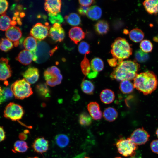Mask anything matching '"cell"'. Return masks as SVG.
Here are the masks:
<instances>
[{
	"label": "cell",
	"instance_id": "obj_1",
	"mask_svg": "<svg viewBox=\"0 0 158 158\" xmlns=\"http://www.w3.org/2000/svg\"><path fill=\"white\" fill-rule=\"evenodd\" d=\"M139 68V65L135 61H123L114 69L110 77L112 79L119 81L134 79Z\"/></svg>",
	"mask_w": 158,
	"mask_h": 158
},
{
	"label": "cell",
	"instance_id": "obj_2",
	"mask_svg": "<svg viewBox=\"0 0 158 158\" xmlns=\"http://www.w3.org/2000/svg\"><path fill=\"white\" fill-rule=\"evenodd\" d=\"M133 80L134 88L144 95L151 93L155 90L158 85L156 75L150 71L137 74Z\"/></svg>",
	"mask_w": 158,
	"mask_h": 158
},
{
	"label": "cell",
	"instance_id": "obj_3",
	"mask_svg": "<svg viewBox=\"0 0 158 158\" xmlns=\"http://www.w3.org/2000/svg\"><path fill=\"white\" fill-rule=\"evenodd\" d=\"M111 53L114 58L123 59L128 58L132 54V49L124 38H116L111 45Z\"/></svg>",
	"mask_w": 158,
	"mask_h": 158
},
{
	"label": "cell",
	"instance_id": "obj_4",
	"mask_svg": "<svg viewBox=\"0 0 158 158\" xmlns=\"http://www.w3.org/2000/svg\"><path fill=\"white\" fill-rule=\"evenodd\" d=\"M11 89L13 95L18 99H23L33 94L30 84L24 78L15 81L11 85Z\"/></svg>",
	"mask_w": 158,
	"mask_h": 158
},
{
	"label": "cell",
	"instance_id": "obj_5",
	"mask_svg": "<svg viewBox=\"0 0 158 158\" xmlns=\"http://www.w3.org/2000/svg\"><path fill=\"white\" fill-rule=\"evenodd\" d=\"M116 145L119 153L125 157L134 156L137 148V145L130 138H120L117 141Z\"/></svg>",
	"mask_w": 158,
	"mask_h": 158
},
{
	"label": "cell",
	"instance_id": "obj_6",
	"mask_svg": "<svg viewBox=\"0 0 158 158\" xmlns=\"http://www.w3.org/2000/svg\"><path fill=\"white\" fill-rule=\"evenodd\" d=\"M23 107L20 105L11 102L6 107L4 112V117L13 121L21 119L24 114Z\"/></svg>",
	"mask_w": 158,
	"mask_h": 158
},
{
	"label": "cell",
	"instance_id": "obj_7",
	"mask_svg": "<svg viewBox=\"0 0 158 158\" xmlns=\"http://www.w3.org/2000/svg\"><path fill=\"white\" fill-rule=\"evenodd\" d=\"M44 76L47 84L51 87L60 84L62 79L60 70L54 66L48 68L44 71Z\"/></svg>",
	"mask_w": 158,
	"mask_h": 158
},
{
	"label": "cell",
	"instance_id": "obj_8",
	"mask_svg": "<svg viewBox=\"0 0 158 158\" xmlns=\"http://www.w3.org/2000/svg\"><path fill=\"white\" fill-rule=\"evenodd\" d=\"M50 28L48 24L44 25L41 23H37L31 29L30 35L37 40H42L48 35Z\"/></svg>",
	"mask_w": 158,
	"mask_h": 158
},
{
	"label": "cell",
	"instance_id": "obj_9",
	"mask_svg": "<svg viewBox=\"0 0 158 158\" xmlns=\"http://www.w3.org/2000/svg\"><path fill=\"white\" fill-rule=\"evenodd\" d=\"M150 135L143 128L135 130L131 134L130 138L136 145L145 144L149 140Z\"/></svg>",
	"mask_w": 158,
	"mask_h": 158
},
{
	"label": "cell",
	"instance_id": "obj_10",
	"mask_svg": "<svg viewBox=\"0 0 158 158\" xmlns=\"http://www.w3.org/2000/svg\"><path fill=\"white\" fill-rule=\"evenodd\" d=\"M61 1L60 0H46L44 4V8L49 17L56 16L60 12Z\"/></svg>",
	"mask_w": 158,
	"mask_h": 158
},
{
	"label": "cell",
	"instance_id": "obj_11",
	"mask_svg": "<svg viewBox=\"0 0 158 158\" xmlns=\"http://www.w3.org/2000/svg\"><path fill=\"white\" fill-rule=\"evenodd\" d=\"M5 35L7 39L13 42L15 47L19 44V40L21 37L22 33L20 28L15 26H12L6 31Z\"/></svg>",
	"mask_w": 158,
	"mask_h": 158
},
{
	"label": "cell",
	"instance_id": "obj_12",
	"mask_svg": "<svg viewBox=\"0 0 158 158\" xmlns=\"http://www.w3.org/2000/svg\"><path fill=\"white\" fill-rule=\"evenodd\" d=\"M49 35L56 42H61L65 37L64 30L60 24L55 23L50 28Z\"/></svg>",
	"mask_w": 158,
	"mask_h": 158
},
{
	"label": "cell",
	"instance_id": "obj_13",
	"mask_svg": "<svg viewBox=\"0 0 158 158\" xmlns=\"http://www.w3.org/2000/svg\"><path fill=\"white\" fill-rule=\"evenodd\" d=\"M49 147L48 141L42 137L36 138L32 145L34 151L39 154H43L46 152L48 149Z\"/></svg>",
	"mask_w": 158,
	"mask_h": 158
},
{
	"label": "cell",
	"instance_id": "obj_14",
	"mask_svg": "<svg viewBox=\"0 0 158 158\" xmlns=\"http://www.w3.org/2000/svg\"><path fill=\"white\" fill-rule=\"evenodd\" d=\"M9 61L6 58H0V80H5L12 75V71L8 63Z\"/></svg>",
	"mask_w": 158,
	"mask_h": 158
},
{
	"label": "cell",
	"instance_id": "obj_15",
	"mask_svg": "<svg viewBox=\"0 0 158 158\" xmlns=\"http://www.w3.org/2000/svg\"><path fill=\"white\" fill-rule=\"evenodd\" d=\"M39 73L38 69L34 67H30L23 73L24 79L30 84L35 83L38 80Z\"/></svg>",
	"mask_w": 158,
	"mask_h": 158
},
{
	"label": "cell",
	"instance_id": "obj_16",
	"mask_svg": "<svg viewBox=\"0 0 158 158\" xmlns=\"http://www.w3.org/2000/svg\"><path fill=\"white\" fill-rule=\"evenodd\" d=\"M87 109L90 115L93 119L98 120L101 118L102 114L99 105L97 102H90L87 105Z\"/></svg>",
	"mask_w": 158,
	"mask_h": 158
},
{
	"label": "cell",
	"instance_id": "obj_17",
	"mask_svg": "<svg viewBox=\"0 0 158 158\" xmlns=\"http://www.w3.org/2000/svg\"><path fill=\"white\" fill-rule=\"evenodd\" d=\"M85 35L82 29L79 27L72 28L69 32V37L76 44L85 38Z\"/></svg>",
	"mask_w": 158,
	"mask_h": 158
},
{
	"label": "cell",
	"instance_id": "obj_18",
	"mask_svg": "<svg viewBox=\"0 0 158 158\" xmlns=\"http://www.w3.org/2000/svg\"><path fill=\"white\" fill-rule=\"evenodd\" d=\"M33 58L32 53L25 49L19 53L16 59L20 63L26 65L31 63L33 60Z\"/></svg>",
	"mask_w": 158,
	"mask_h": 158
},
{
	"label": "cell",
	"instance_id": "obj_19",
	"mask_svg": "<svg viewBox=\"0 0 158 158\" xmlns=\"http://www.w3.org/2000/svg\"><path fill=\"white\" fill-rule=\"evenodd\" d=\"M146 11L149 14L158 13V0H146L143 3Z\"/></svg>",
	"mask_w": 158,
	"mask_h": 158
},
{
	"label": "cell",
	"instance_id": "obj_20",
	"mask_svg": "<svg viewBox=\"0 0 158 158\" xmlns=\"http://www.w3.org/2000/svg\"><path fill=\"white\" fill-rule=\"evenodd\" d=\"M102 13L101 8L97 6L94 5L89 8L86 15L92 20H97L101 18Z\"/></svg>",
	"mask_w": 158,
	"mask_h": 158
},
{
	"label": "cell",
	"instance_id": "obj_21",
	"mask_svg": "<svg viewBox=\"0 0 158 158\" xmlns=\"http://www.w3.org/2000/svg\"><path fill=\"white\" fill-rule=\"evenodd\" d=\"M101 101L105 104L112 103L115 98V94L111 90L106 89L102 90L100 95Z\"/></svg>",
	"mask_w": 158,
	"mask_h": 158
},
{
	"label": "cell",
	"instance_id": "obj_22",
	"mask_svg": "<svg viewBox=\"0 0 158 158\" xmlns=\"http://www.w3.org/2000/svg\"><path fill=\"white\" fill-rule=\"evenodd\" d=\"M23 46L26 50L32 53L34 52L37 47L36 39L31 36L27 37L24 41Z\"/></svg>",
	"mask_w": 158,
	"mask_h": 158
},
{
	"label": "cell",
	"instance_id": "obj_23",
	"mask_svg": "<svg viewBox=\"0 0 158 158\" xmlns=\"http://www.w3.org/2000/svg\"><path fill=\"white\" fill-rule=\"evenodd\" d=\"M95 30L99 35L106 34L109 30V26L108 22L104 20L98 21L95 24Z\"/></svg>",
	"mask_w": 158,
	"mask_h": 158
},
{
	"label": "cell",
	"instance_id": "obj_24",
	"mask_svg": "<svg viewBox=\"0 0 158 158\" xmlns=\"http://www.w3.org/2000/svg\"><path fill=\"white\" fill-rule=\"evenodd\" d=\"M103 116L107 121L111 122L114 121L117 118L118 113L116 110L112 107L106 108L103 113Z\"/></svg>",
	"mask_w": 158,
	"mask_h": 158
},
{
	"label": "cell",
	"instance_id": "obj_25",
	"mask_svg": "<svg viewBox=\"0 0 158 158\" xmlns=\"http://www.w3.org/2000/svg\"><path fill=\"white\" fill-rule=\"evenodd\" d=\"M144 37L143 32L138 28H135L131 30L129 33L130 39L135 42H139L142 40Z\"/></svg>",
	"mask_w": 158,
	"mask_h": 158
},
{
	"label": "cell",
	"instance_id": "obj_26",
	"mask_svg": "<svg viewBox=\"0 0 158 158\" xmlns=\"http://www.w3.org/2000/svg\"><path fill=\"white\" fill-rule=\"evenodd\" d=\"M119 89L123 94H129L133 90L134 88L133 84L130 80H124L120 83Z\"/></svg>",
	"mask_w": 158,
	"mask_h": 158
},
{
	"label": "cell",
	"instance_id": "obj_27",
	"mask_svg": "<svg viewBox=\"0 0 158 158\" xmlns=\"http://www.w3.org/2000/svg\"><path fill=\"white\" fill-rule=\"evenodd\" d=\"M81 87L82 91L86 94L92 95L93 93L94 85L90 80H83L81 84Z\"/></svg>",
	"mask_w": 158,
	"mask_h": 158
},
{
	"label": "cell",
	"instance_id": "obj_28",
	"mask_svg": "<svg viewBox=\"0 0 158 158\" xmlns=\"http://www.w3.org/2000/svg\"><path fill=\"white\" fill-rule=\"evenodd\" d=\"M12 21L10 17L5 14L0 16V30H7L12 26Z\"/></svg>",
	"mask_w": 158,
	"mask_h": 158
},
{
	"label": "cell",
	"instance_id": "obj_29",
	"mask_svg": "<svg viewBox=\"0 0 158 158\" xmlns=\"http://www.w3.org/2000/svg\"><path fill=\"white\" fill-rule=\"evenodd\" d=\"M65 18L68 23L72 26H77L81 23V20L80 16L75 13H72L66 16Z\"/></svg>",
	"mask_w": 158,
	"mask_h": 158
},
{
	"label": "cell",
	"instance_id": "obj_30",
	"mask_svg": "<svg viewBox=\"0 0 158 158\" xmlns=\"http://www.w3.org/2000/svg\"><path fill=\"white\" fill-rule=\"evenodd\" d=\"M36 87L37 92L40 95L45 98L50 97L49 90L45 83H39Z\"/></svg>",
	"mask_w": 158,
	"mask_h": 158
},
{
	"label": "cell",
	"instance_id": "obj_31",
	"mask_svg": "<svg viewBox=\"0 0 158 158\" xmlns=\"http://www.w3.org/2000/svg\"><path fill=\"white\" fill-rule=\"evenodd\" d=\"M13 96L11 88L9 87L3 88L0 94V104L11 99Z\"/></svg>",
	"mask_w": 158,
	"mask_h": 158
},
{
	"label": "cell",
	"instance_id": "obj_32",
	"mask_svg": "<svg viewBox=\"0 0 158 158\" xmlns=\"http://www.w3.org/2000/svg\"><path fill=\"white\" fill-rule=\"evenodd\" d=\"M55 141L57 145L61 148L66 147L68 144L69 142L68 136L63 134H59L56 136Z\"/></svg>",
	"mask_w": 158,
	"mask_h": 158
},
{
	"label": "cell",
	"instance_id": "obj_33",
	"mask_svg": "<svg viewBox=\"0 0 158 158\" xmlns=\"http://www.w3.org/2000/svg\"><path fill=\"white\" fill-rule=\"evenodd\" d=\"M90 64L91 69L98 72L102 70L104 68L103 61L98 57H95L92 59Z\"/></svg>",
	"mask_w": 158,
	"mask_h": 158
},
{
	"label": "cell",
	"instance_id": "obj_34",
	"mask_svg": "<svg viewBox=\"0 0 158 158\" xmlns=\"http://www.w3.org/2000/svg\"><path fill=\"white\" fill-rule=\"evenodd\" d=\"M28 148L27 143L23 140L16 141L14 145V150L15 152L23 153L26 152Z\"/></svg>",
	"mask_w": 158,
	"mask_h": 158
},
{
	"label": "cell",
	"instance_id": "obj_35",
	"mask_svg": "<svg viewBox=\"0 0 158 158\" xmlns=\"http://www.w3.org/2000/svg\"><path fill=\"white\" fill-rule=\"evenodd\" d=\"M78 121L81 125L85 126L90 125L92 121L91 117L86 112H82L80 115Z\"/></svg>",
	"mask_w": 158,
	"mask_h": 158
},
{
	"label": "cell",
	"instance_id": "obj_36",
	"mask_svg": "<svg viewBox=\"0 0 158 158\" xmlns=\"http://www.w3.org/2000/svg\"><path fill=\"white\" fill-rule=\"evenodd\" d=\"M80 66L82 71L85 77L87 76L90 71L91 68L89 61L86 56V54H85L83 59L81 62Z\"/></svg>",
	"mask_w": 158,
	"mask_h": 158
},
{
	"label": "cell",
	"instance_id": "obj_37",
	"mask_svg": "<svg viewBox=\"0 0 158 158\" xmlns=\"http://www.w3.org/2000/svg\"><path fill=\"white\" fill-rule=\"evenodd\" d=\"M135 57L136 60L138 62L143 63L149 59L148 54L142 51L141 49L135 51Z\"/></svg>",
	"mask_w": 158,
	"mask_h": 158
},
{
	"label": "cell",
	"instance_id": "obj_38",
	"mask_svg": "<svg viewBox=\"0 0 158 158\" xmlns=\"http://www.w3.org/2000/svg\"><path fill=\"white\" fill-rule=\"evenodd\" d=\"M13 47V44L7 38H2L0 42V49L5 52L7 51Z\"/></svg>",
	"mask_w": 158,
	"mask_h": 158
},
{
	"label": "cell",
	"instance_id": "obj_39",
	"mask_svg": "<svg viewBox=\"0 0 158 158\" xmlns=\"http://www.w3.org/2000/svg\"><path fill=\"white\" fill-rule=\"evenodd\" d=\"M140 47L142 51L147 53L152 51L153 46L152 43L150 40L145 39L141 42Z\"/></svg>",
	"mask_w": 158,
	"mask_h": 158
},
{
	"label": "cell",
	"instance_id": "obj_40",
	"mask_svg": "<svg viewBox=\"0 0 158 158\" xmlns=\"http://www.w3.org/2000/svg\"><path fill=\"white\" fill-rule=\"evenodd\" d=\"M89 48V45L85 41H82L80 42L78 46V51L82 54H89L90 52Z\"/></svg>",
	"mask_w": 158,
	"mask_h": 158
},
{
	"label": "cell",
	"instance_id": "obj_41",
	"mask_svg": "<svg viewBox=\"0 0 158 158\" xmlns=\"http://www.w3.org/2000/svg\"><path fill=\"white\" fill-rule=\"evenodd\" d=\"M8 3L6 0H0V15H3L5 13L6 11L8 9Z\"/></svg>",
	"mask_w": 158,
	"mask_h": 158
},
{
	"label": "cell",
	"instance_id": "obj_42",
	"mask_svg": "<svg viewBox=\"0 0 158 158\" xmlns=\"http://www.w3.org/2000/svg\"><path fill=\"white\" fill-rule=\"evenodd\" d=\"M123 61V60L113 58L108 59L107 61L109 65L111 67L117 66Z\"/></svg>",
	"mask_w": 158,
	"mask_h": 158
},
{
	"label": "cell",
	"instance_id": "obj_43",
	"mask_svg": "<svg viewBox=\"0 0 158 158\" xmlns=\"http://www.w3.org/2000/svg\"><path fill=\"white\" fill-rule=\"evenodd\" d=\"M49 20L54 24L55 23L59 24L63 21V18L62 16L59 13L56 16L49 17Z\"/></svg>",
	"mask_w": 158,
	"mask_h": 158
},
{
	"label": "cell",
	"instance_id": "obj_44",
	"mask_svg": "<svg viewBox=\"0 0 158 158\" xmlns=\"http://www.w3.org/2000/svg\"><path fill=\"white\" fill-rule=\"evenodd\" d=\"M150 148L152 151L156 154H158V139L152 141L150 143Z\"/></svg>",
	"mask_w": 158,
	"mask_h": 158
},
{
	"label": "cell",
	"instance_id": "obj_45",
	"mask_svg": "<svg viewBox=\"0 0 158 158\" xmlns=\"http://www.w3.org/2000/svg\"><path fill=\"white\" fill-rule=\"evenodd\" d=\"M89 8L88 6H81L78 8V11L81 15H86Z\"/></svg>",
	"mask_w": 158,
	"mask_h": 158
},
{
	"label": "cell",
	"instance_id": "obj_46",
	"mask_svg": "<svg viewBox=\"0 0 158 158\" xmlns=\"http://www.w3.org/2000/svg\"><path fill=\"white\" fill-rule=\"evenodd\" d=\"M94 1L92 0H79L80 4L82 6H88L93 3Z\"/></svg>",
	"mask_w": 158,
	"mask_h": 158
},
{
	"label": "cell",
	"instance_id": "obj_47",
	"mask_svg": "<svg viewBox=\"0 0 158 158\" xmlns=\"http://www.w3.org/2000/svg\"><path fill=\"white\" fill-rule=\"evenodd\" d=\"M98 75V72L94 71L91 69L87 76L89 79H92L97 77Z\"/></svg>",
	"mask_w": 158,
	"mask_h": 158
},
{
	"label": "cell",
	"instance_id": "obj_48",
	"mask_svg": "<svg viewBox=\"0 0 158 158\" xmlns=\"http://www.w3.org/2000/svg\"><path fill=\"white\" fill-rule=\"evenodd\" d=\"M5 137V132L3 128L0 126V142L4 139Z\"/></svg>",
	"mask_w": 158,
	"mask_h": 158
},
{
	"label": "cell",
	"instance_id": "obj_49",
	"mask_svg": "<svg viewBox=\"0 0 158 158\" xmlns=\"http://www.w3.org/2000/svg\"><path fill=\"white\" fill-rule=\"evenodd\" d=\"M156 134L157 137L158 138V128H157V129L156 130Z\"/></svg>",
	"mask_w": 158,
	"mask_h": 158
},
{
	"label": "cell",
	"instance_id": "obj_50",
	"mask_svg": "<svg viewBox=\"0 0 158 158\" xmlns=\"http://www.w3.org/2000/svg\"><path fill=\"white\" fill-rule=\"evenodd\" d=\"M27 158H39L37 156H35L33 157H29Z\"/></svg>",
	"mask_w": 158,
	"mask_h": 158
},
{
	"label": "cell",
	"instance_id": "obj_51",
	"mask_svg": "<svg viewBox=\"0 0 158 158\" xmlns=\"http://www.w3.org/2000/svg\"><path fill=\"white\" fill-rule=\"evenodd\" d=\"M130 158H142L140 157H132Z\"/></svg>",
	"mask_w": 158,
	"mask_h": 158
},
{
	"label": "cell",
	"instance_id": "obj_52",
	"mask_svg": "<svg viewBox=\"0 0 158 158\" xmlns=\"http://www.w3.org/2000/svg\"><path fill=\"white\" fill-rule=\"evenodd\" d=\"M2 89H1V87L0 86V94L1 92V91H2Z\"/></svg>",
	"mask_w": 158,
	"mask_h": 158
},
{
	"label": "cell",
	"instance_id": "obj_53",
	"mask_svg": "<svg viewBox=\"0 0 158 158\" xmlns=\"http://www.w3.org/2000/svg\"><path fill=\"white\" fill-rule=\"evenodd\" d=\"M115 158H121V157H116Z\"/></svg>",
	"mask_w": 158,
	"mask_h": 158
},
{
	"label": "cell",
	"instance_id": "obj_54",
	"mask_svg": "<svg viewBox=\"0 0 158 158\" xmlns=\"http://www.w3.org/2000/svg\"><path fill=\"white\" fill-rule=\"evenodd\" d=\"M88 158V157H86V158Z\"/></svg>",
	"mask_w": 158,
	"mask_h": 158
}]
</instances>
